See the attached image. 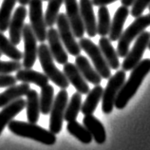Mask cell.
<instances>
[{
	"label": "cell",
	"instance_id": "33",
	"mask_svg": "<svg viewBox=\"0 0 150 150\" xmlns=\"http://www.w3.org/2000/svg\"><path fill=\"white\" fill-rule=\"evenodd\" d=\"M23 65L19 61H1L0 60V74H11L21 69Z\"/></svg>",
	"mask_w": 150,
	"mask_h": 150
},
{
	"label": "cell",
	"instance_id": "16",
	"mask_svg": "<svg viewBox=\"0 0 150 150\" xmlns=\"http://www.w3.org/2000/svg\"><path fill=\"white\" fill-rule=\"evenodd\" d=\"M79 6L86 33L89 37H95L97 35V21L91 0H80Z\"/></svg>",
	"mask_w": 150,
	"mask_h": 150
},
{
	"label": "cell",
	"instance_id": "2",
	"mask_svg": "<svg viewBox=\"0 0 150 150\" xmlns=\"http://www.w3.org/2000/svg\"><path fill=\"white\" fill-rule=\"evenodd\" d=\"M8 126L10 131L16 136L31 139L46 145H53L56 143L55 134L35 124L13 120Z\"/></svg>",
	"mask_w": 150,
	"mask_h": 150
},
{
	"label": "cell",
	"instance_id": "21",
	"mask_svg": "<svg viewBox=\"0 0 150 150\" xmlns=\"http://www.w3.org/2000/svg\"><path fill=\"white\" fill-rule=\"evenodd\" d=\"M30 89V84H27V83H23L20 85H14L8 88L5 91L0 93V108H4V106L10 105L11 103L27 95Z\"/></svg>",
	"mask_w": 150,
	"mask_h": 150
},
{
	"label": "cell",
	"instance_id": "12",
	"mask_svg": "<svg viewBox=\"0 0 150 150\" xmlns=\"http://www.w3.org/2000/svg\"><path fill=\"white\" fill-rule=\"evenodd\" d=\"M64 3L66 6V15L68 17L75 37L79 39L83 38L86 30L82 19L80 6H79L77 0H64Z\"/></svg>",
	"mask_w": 150,
	"mask_h": 150
},
{
	"label": "cell",
	"instance_id": "22",
	"mask_svg": "<svg viewBox=\"0 0 150 150\" xmlns=\"http://www.w3.org/2000/svg\"><path fill=\"white\" fill-rule=\"evenodd\" d=\"M83 124L91 134L92 138L97 144H103L106 140V133L105 126L101 122L97 119L92 114L90 115H85L83 119Z\"/></svg>",
	"mask_w": 150,
	"mask_h": 150
},
{
	"label": "cell",
	"instance_id": "25",
	"mask_svg": "<svg viewBox=\"0 0 150 150\" xmlns=\"http://www.w3.org/2000/svg\"><path fill=\"white\" fill-rule=\"evenodd\" d=\"M103 93H104V88L100 85L95 86L88 93V97H86L85 102L83 103L81 108V111L84 115L93 114L98 104H99L101 99L103 98Z\"/></svg>",
	"mask_w": 150,
	"mask_h": 150
},
{
	"label": "cell",
	"instance_id": "9",
	"mask_svg": "<svg viewBox=\"0 0 150 150\" xmlns=\"http://www.w3.org/2000/svg\"><path fill=\"white\" fill-rule=\"evenodd\" d=\"M57 30L63 42V45L66 47L67 51L72 56H78L81 53V47L76 41V37L69 25L68 17L65 13H59L57 21Z\"/></svg>",
	"mask_w": 150,
	"mask_h": 150
},
{
	"label": "cell",
	"instance_id": "20",
	"mask_svg": "<svg viewBox=\"0 0 150 150\" xmlns=\"http://www.w3.org/2000/svg\"><path fill=\"white\" fill-rule=\"evenodd\" d=\"M75 65H76L78 69L80 70L83 77L86 79V81L95 86L100 85L103 78L97 72V70L90 65L88 58L83 56V55H78V56H76V59H75Z\"/></svg>",
	"mask_w": 150,
	"mask_h": 150
},
{
	"label": "cell",
	"instance_id": "32",
	"mask_svg": "<svg viewBox=\"0 0 150 150\" xmlns=\"http://www.w3.org/2000/svg\"><path fill=\"white\" fill-rule=\"evenodd\" d=\"M64 3V0H49L45 13V20L47 27L51 28L57 21L59 11Z\"/></svg>",
	"mask_w": 150,
	"mask_h": 150
},
{
	"label": "cell",
	"instance_id": "28",
	"mask_svg": "<svg viewBox=\"0 0 150 150\" xmlns=\"http://www.w3.org/2000/svg\"><path fill=\"white\" fill-rule=\"evenodd\" d=\"M17 0H3L0 7V31L4 33L9 30L13 8Z\"/></svg>",
	"mask_w": 150,
	"mask_h": 150
},
{
	"label": "cell",
	"instance_id": "31",
	"mask_svg": "<svg viewBox=\"0 0 150 150\" xmlns=\"http://www.w3.org/2000/svg\"><path fill=\"white\" fill-rule=\"evenodd\" d=\"M110 28H111V21L108 9L106 6L99 7L98 10V22H97V33L100 36L104 37L109 34Z\"/></svg>",
	"mask_w": 150,
	"mask_h": 150
},
{
	"label": "cell",
	"instance_id": "36",
	"mask_svg": "<svg viewBox=\"0 0 150 150\" xmlns=\"http://www.w3.org/2000/svg\"><path fill=\"white\" fill-rule=\"evenodd\" d=\"M118 0H91L93 6L96 7H102V6H108L109 4L114 3Z\"/></svg>",
	"mask_w": 150,
	"mask_h": 150
},
{
	"label": "cell",
	"instance_id": "18",
	"mask_svg": "<svg viewBox=\"0 0 150 150\" xmlns=\"http://www.w3.org/2000/svg\"><path fill=\"white\" fill-rule=\"evenodd\" d=\"M129 13L130 11L127 7L122 6L118 8L111 22V28H110V31H109L110 41L113 42L120 39L122 33H123L125 22Z\"/></svg>",
	"mask_w": 150,
	"mask_h": 150
},
{
	"label": "cell",
	"instance_id": "13",
	"mask_svg": "<svg viewBox=\"0 0 150 150\" xmlns=\"http://www.w3.org/2000/svg\"><path fill=\"white\" fill-rule=\"evenodd\" d=\"M28 11L25 6H19L14 11L11 19L10 27H9V35L10 40L16 46L20 44L23 29L25 26V19L27 17Z\"/></svg>",
	"mask_w": 150,
	"mask_h": 150
},
{
	"label": "cell",
	"instance_id": "29",
	"mask_svg": "<svg viewBox=\"0 0 150 150\" xmlns=\"http://www.w3.org/2000/svg\"><path fill=\"white\" fill-rule=\"evenodd\" d=\"M40 111L44 115H48L50 113L54 102V88L52 86L47 85L41 88L40 92Z\"/></svg>",
	"mask_w": 150,
	"mask_h": 150
},
{
	"label": "cell",
	"instance_id": "37",
	"mask_svg": "<svg viewBox=\"0 0 150 150\" xmlns=\"http://www.w3.org/2000/svg\"><path fill=\"white\" fill-rule=\"evenodd\" d=\"M136 0H121V3L122 5L125 6V7H131L134 3H135Z\"/></svg>",
	"mask_w": 150,
	"mask_h": 150
},
{
	"label": "cell",
	"instance_id": "34",
	"mask_svg": "<svg viewBox=\"0 0 150 150\" xmlns=\"http://www.w3.org/2000/svg\"><path fill=\"white\" fill-rule=\"evenodd\" d=\"M150 6V0H136L132 5V9L130 11V14L134 18L140 17L143 15L144 10Z\"/></svg>",
	"mask_w": 150,
	"mask_h": 150
},
{
	"label": "cell",
	"instance_id": "14",
	"mask_svg": "<svg viewBox=\"0 0 150 150\" xmlns=\"http://www.w3.org/2000/svg\"><path fill=\"white\" fill-rule=\"evenodd\" d=\"M47 39L49 42V48L52 57L58 64L65 65L68 63L69 56L66 50L64 49V45L59 36L58 30L54 28H50L48 30V34H47Z\"/></svg>",
	"mask_w": 150,
	"mask_h": 150
},
{
	"label": "cell",
	"instance_id": "15",
	"mask_svg": "<svg viewBox=\"0 0 150 150\" xmlns=\"http://www.w3.org/2000/svg\"><path fill=\"white\" fill-rule=\"evenodd\" d=\"M63 72L66 75L69 84H71L74 86L77 92L81 94H88L90 91L88 83H86V79L83 77L76 65L72 64V63H67L63 68Z\"/></svg>",
	"mask_w": 150,
	"mask_h": 150
},
{
	"label": "cell",
	"instance_id": "4",
	"mask_svg": "<svg viewBox=\"0 0 150 150\" xmlns=\"http://www.w3.org/2000/svg\"><path fill=\"white\" fill-rule=\"evenodd\" d=\"M150 26V13L142 15L137 17L135 21L130 24L127 29L123 31L119 39L117 46V53L119 57L125 58L129 51L130 44L134 39H136L141 33H143L144 30Z\"/></svg>",
	"mask_w": 150,
	"mask_h": 150
},
{
	"label": "cell",
	"instance_id": "42",
	"mask_svg": "<svg viewBox=\"0 0 150 150\" xmlns=\"http://www.w3.org/2000/svg\"><path fill=\"white\" fill-rule=\"evenodd\" d=\"M148 8H149V11H150V6H149V7H148Z\"/></svg>",
	"mask_w": 150,
	"mask_h": 150
},
{
	"label": "cell",
	"instance_id": "27",
	"mask_svg": "<svg viewBox=\"0 0 150 150\" xmlns=\"http://www.w3.org/2000/svg\"><path fill=\"white\" fill-rule=\"evenodd\" d=\"M67 130L70 135L74 136L83 144H88L93 140L91 134L89 133L86 126L79 124L77 121L69 122L68 125H67Z\"/></svg>",
	"mask_w": 150,
	"mask_h": 150
},
{
	"label": "cell",
	"instance_id": "8",
	"mask_svg": "<svg viewBox=\"0 0 150 150\" xmlns=\"http://www.w3.org/2000/svg\"><path fill=\"white\" fill-rule=\"evenodd\" d=\"M69 101V94L66 89H61L58 92L53 102L50 110V131L53 134L61 132L63 122L65 120V112Z\"/></svg>",
	"mask_w": 150,
	"mask_h": 150
},
{
	"label": "cell",
	"instance_id": "23",
	"mask_svg": "<svg viewBox=\"0 0 150 150\" xmlns=\"http://www.w3.org/2000/svg\"><path fill=\"white\" fill-rule=\"evenodd\" d=\"M26 108H27V118L29 123L35 124L39 120L40 116V99L36 90L30 89L27 93Z\"/></svg>",
	"mask_w": 150,
	"mask_h": 150
},
{
	"label": "cell",
	"instance_id": "40",
	"mask_svg": "<svg viewBox=\"0 0 150 150\" xmlns=\"http://www.w3.org/2000/svg\"><path fill=\"white\" fill-rule=\"evenodd\" d=\"M1 56H2V53H1V52H0V57H1Z\"/></svg>",
	"mask_w": 150,
	"mask_h": 150
},
{
	"label": "cell",
	"instance_id": "17",
	"mask_svg": "<svg viewBox=\"0 0 150 150\" xmlns=\"http://www.w3.org/2000/svg\"><path fill=\"white\" fill-rule=\"evenodd\" d=\"M25 106L26 101L22 98L4 106L0 111V135L6 126L9 125V124L13 120V118L25 108Z\"/></svg>",
	"mask_w": 150,
	"mask_h": 150
},
{
	"label": "cell",
	"instance_id": "3",
	"mask_svg": "<svg viewBox=\"0 0 150 150\" xmlns=\"http://www.w3.org/2000/svg\"><path fill=\"white\" fill-rule=\"evenodd\" d=\"M38 58L44 73L48 76L50 80L62 89L69 88V82L67 79L64 72L60 71L54 64V59L50 53V50L48 45L45 43H41L38 47Z\"/></svg>",
	"mask_w": 150,
	"mask_h": 150
},
{
	"label": "cell",
	"instance_id": "30",
	"mask_svg": "<svg viewBox=\"0 0 150 150\" xmlns=\"http://www.w3.org/2000/svg\"><path fill=\"white\" fill-rule=\"evenodd\" d=\"M82 94L79 92H75L72 97L70 98V101L68 103L66 112H65V121L72 122L76 121L79 112L82 108Z\"/></svg>",
	"mask_w": 150,
	"mask_h": 150
},
{
	"label": "cell",
	"instance_id": "11",
	"mask_svg": "<svg viewBox=\"0 0 150 150\" xmlns=\"http://www.w3.org/2000/svg\"><path fill=\"white\" fill-rule=\"evenodd\" d=\"M22 37L24 38V53L22 65L25 69H31L38 57L37 38L30 24H25Z\"/></svg>",
	"mask_w": 150,
	"mask_h": 150
},
{
	"label": "cell",
	"instance_id": "26",
	"mask_svg": "<svg viewBox=\"0 0 150 150\" xmlns=\"http://www.w3.org/2000/svg\"><path fill=\"white\" fill-rule=\"evenodd\" d=\"M0 52L13 61H20L23 59V53L1 31H0Z\"/></svg>",
	"mask_w": 150,
	"mask_h": 150
},
{
	"label": "cell",
	"instance_id": "5",
	"mask_svg": "<svg viewBox=\"0 0 150 150\" xmlns=\"http://www.w3.org/2000/svg\"><path fill=\"white\" fill-rule=\"evenodd\" d=\"M125 81V71L118 70V71L109 78L108 85L103 93L102 98V111L105 114H110L115 106V101L118 93Z\"/></svg>",
	"mask_w": 150,
	"mask_h": 150
},
{
	"label": "cell",
	"instance_id": "7",
	"mask_svg": "<svg viewBox=\"0 0 150 150\" xmlns=\"http://www.w3.org/2000/svg\"><path fill=\"white\" fill-rule=\"evenodd\" d=\"M29 5L30 25L37 38V41L44 43L47 39L48 30H47L45 15L43 13L42 0H30Z\"/></svg>",
	"mask_w": 150,
	"mask_h": 150
},
{
	"label": "cell",
	"instance_id": "24",
	"mask_svg": "<svg viewBox=\"0 0 150 150\" xmlns=\"http://www.w3.org/2000/svg\"><path fill=\"white\" fill-rule=\"evenodd\" d=\"M99 48L106 62H108L109 68L115 70L119 69L120 68L119 55H118L117 51L114 50L110 39L105 36L101 37L99 40Z\"/></svg>",
	"mask_w": 150,
	"mask_h": 150
},
{
	"label": "cell",
	"instance_id": "10",
	"mask_svg": "<svg viewBox=\"0 0 150 150\" xmlns=\"http://www.w3.org/2000/svg\"><path fill=\"white\" fill-rule=\"evenodd\" d=\"M150 43V33L144 31L136 38L135 44L133 48L128 51L127 55L125 57V60L122 64V68L125 71L132 70L142 61L144 51L148 48Z\"/></svg>",
	"mask_w": 150,
	"mask_h": 150
},
{
	"label": "cell",
	"instance_id": "19",
	"mask_svg": "<svg viewBox=\"0 0 150 150\" xmlns=\"http://www.w3.org/2000/svg\"><path fill=\"white\" fill-rule=\"evenodd\" d=\"M16 80L27 84H34L39 88H43L49 84L50 79L45 73L38 72L31 69H21L16 71Z\"/></svg>",
	"mask_w": 150,
	"mask_h": 150
},
{
	"label": "cell",
	"instance_id": "39",
	"mask_svg": "<svg viewBox=\"0 0 150 150\" xmlns=\"http://www.w3.org/2000/svg\"><path fill=\"white\" fill-rule=\"evenodd\" d=\"M148 49L150 50V43H149V45H148Z\"/></svg>",
	"mask_w": 150,
	"mask_h": 150
},
{
	"label": "cell",
	"instance_id": "35",
	"mask_svg": "<svg viewBox=\"0 0 150 150\" xmlns=\"http://www.w3.org/2000/svg\"><path fill=\"white\" fill-rule=\"evenodd\" d=\"M16 83L15 76L11 74H0V88H10L16 85Z\"/></svg>",
	"mask_w": 150,
	"mask_h": 150
},
{
	"label": "cell",
	"instance_id": "38",
	"mask_svg": "<svg viewBox=\"0 0 150 150\" xmlns=\"http://www.w3.org/2000/svg\"><path fill=\"white\" fill-rule=\"evenodd\" d=\"M30 0H17V2L20 4L21 6H27L30 3Z\"/></svg>",
	"mask_w": 150,
	"mask_h": 150
},
{
	"label": "cell",
	"instance_id": "1",
	"mask_svg": "<svg viewBox=\"0 0 150 150\" xmlns=\"http://www.w3.org/2000/svg\"><path fill=\"white\" fill-rule=\"evenodd\" d=\"M150 72V59L146 58L142 60L135 68L132 69L128 80L125 82L119 93H118L115 108L118 109H123L127 105V103L131 100V98L135 95L139 89L140 86Z\"/></svg>",
	"mask_w": 150,
	"mask_h": 150
},
{
	"label": "cell",
	"instance_id": "6",
	"mask_svg": "<svg viewBox=\"0 0 150 150\" xmlns=\"http://www.w3.org/2000/svg\"><path fill=\"white\" fill-rule=\"evenodd\" d=\"M81 49L85 51L91 59V61L94 65V68L97 70V72L101 75L102 78L109 79L111 77V69L109 68L108 62L105 59L102 51L95 43L92 42L88 38H81L79 41Z\"/></svg>",
	"mask_w": 150,
	"mask_h": 150
},
{
	"label": "cell",
	"instance_id": "41",
	"mask_svg": "<svg viewBox=\"0 0 150 150\" xmlns=\"http://www.w3.org/2000/svg\"><path fill=\"white\" fill-rule=\"evenodd\" d=\"M42 1H49V0H42Z\"/></svg>",
	"mask_w": 150,
	"mask_h": 150
}]
</instances>
